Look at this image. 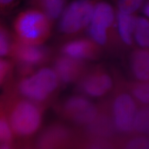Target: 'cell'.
Returning <instances> with one entry per match:
<instances>
[{"label": "cell", "mask_w": 149, "mask_h": 149, "mask_svg": "<svg viewBox=\"0 0 149 149\" xmlns=\"http://www.w3.org/2000/svg\"><path fill=\"white\" fill-rule=\"evenodd\" d=\"M52 21L42 11L33 8L21 12L13 23L15 37L29 45H42L51 34Z\"/></svg>", "instance_id": "obj_4"}, {"label": "cell", "mask_w": 149, "mask_h": 149, "mask_svg": "<svg viewBox=\"0 0 149 149\" xmlns=\"http://www.w3.org/2000/svg\"><path fill=\"white\" fill-rule=\"evenodd\" d=\"M54 111L65 122L76 129H81L95 119L98 105L91 101L90 98L77 93L56 103Z\"/></svg>", "instance_id": "obj_5"}, {"label": "cell", "mask_w": 149, "mask_h": 149, "mask_svg": "<svg viewBox=\"0 0 149 149\" xmlns=\"http://www.w3.org/2000/svg\"><path fill=\"white\" fill-rule=\"evenodd\" d=\"M144 13L146 17L149 18V3L144 7Z\"/></svg>", "instance_id": "obj_26"}, {"label": "cell", "mask_w": 149, "mask_h": 149, "mask_svg": "<svg viewBox=\"0 0 149 149\" xmlns=\"http://www.w3.org/2000/svg\"><path fill=\"white\" fill-rule=\"evenodd\" d=\"M95 5L91 0H77L71 3L63 13L59 31L65 35H73L88 27Z\"/></svg>", "instance_id": "obj_11"}, {"label": "cell", "mask_w": 149, "mask_h": 149, "mask_svg": "<svg viewBox=\"0 0 149 149\" xmlns=\"http://www.w3.org/2000/svg\"><path fill=\"white\" fill-rule=\"evenodd\" d=\"M61 84L53 68H39L32 74L21 77L4 90H10L16 95L46 109L54 101Z\"/></svg>", "instance_id": "obj_2"}, {"label": "cell", "mask_w": 149, "mask_h": 149, "mask_svg": "<svg viewBox=\"0 0 149 149\" xmlns=\"http://www.w3.org/2000/svg\"><path fill=\"white\" fill-rule=\"evenodd\" d=\"M135 18L133 15L118 12L116 15L117 31L119 40L127 48L133 45L134 30Z\"/></svg>", "instance_id": "obj_15"}, {"label": "cell", "mask_w": 149, "mask_h": 149, "mask_svg": "<svg viewBox=\"0 0 149 149\" xmlns=\"http://www.w3.org/2000/svg\"><path fill=\"white\" fill-rule=\"evenodd\" d=\"M1 109L11 125L16 148H33L34 136L41 128L45 109L7 89L1 96Z\"/></svg>", "instance_id": "obj_1"}, {"label": "cell", "mask_w": 149, "mask_h": 149, "mask_svg": "<svg viewBox=\"0 0 149 149\" xmlns=\"http://www.w3.org/2000/svg\"><path fill=\"white\" fill-rule=\"evenodd\" d=\"M98 112L95 119L84 128L77 129L80 136V145L91 140L116 141L119 136L114 125L111 111L109 98H104L98 103Z\"/></svg>", "instance_id": "obj_10"}, {"label": "cell", "mask_w": 149, "mask_h": 149, "mask_svg": "<svg viewBox=\"0 0 149 149\" xmlns=\"http://www.w3.org/2000/svg\"><path fill=\"white\" fill-rule=\"evenodd\" d=\"M86 62L61 55L53 62V69L61 85L76 84L88 69Z\"/></svg>", "instance_id": "obj_12"}, {"label": "cell", "mask_w": 149, "mask_h": 149, "mask_svg": "<svg viewBox=\"0 0 149 149\" xmlns=\"http://www.w3.org/2000/svg\"><path fill=\"white\" fill-rule=\"evenodd\" d=\"M115 85L109 97L112 119L119 136L134 133V123L139 105L128 89L127 80L112 68Z\"/></svg>", "instance_id": "obj_3"}, {"label": "cell", "mask_w": 149, "mask_h": 149, "mask_svg": "<svg viewBox=\"0 0 149 149\" xmlns=\"http://www.w3.org/2000/svg\"><path fill=\"white\" fill-rule=\"evenodd\" d=\"M129 70L134 81L149 82V50L139 48L129 57Z\"/></svg>", "instance_id": "obj_14"}, {"label": "cell", "mask_w": 149, "mask_h": 149, "mask_svg": "<svg viewBox=\"0 0 149 149\" xmlns=\"http://www.w3.org/2000/svg\"><path fill=\"white\" fill-rule=\"evenodd\" d=\"M15 68L14 61L1 58L0 60V84L4 88L11 85L13 79V70Z\"/></svg>", "instance_id": "obj_22"}, {"label": "cell", "mask_w": 149, "mask_h": 149, "mask_svg": "<svg viewBox=\"0 0 149 149\" xmlns=\"http://www.w3.org/2000/svg\"><path fill=\"white\" fill-rule=\"evenodd\" d=\"M17 0H0L1 13H6L16 5Z\"/></svg>", "instance_id": "obj_25"}, {"label": "cell", "mask_w": 149, "mask_h": 149, "mask_svg": "<svg viewBox=\"0 0 149 149\" xmlns=\"http://www.w3.org/2000/svg\"><path fill=\"white\" fill-rule=\"evenodd\" d=\"M116 145L117 149H149V136L137 133L119 136Z\"/></svg>", "instance_id": "obj_16"}, {"label": "cell", "mask_w": 149, "mask_h": 149, "mask_svg": "<svg viewBox=\"0 0 149 149\" xmlns=\"http://www.w3.org/2000/svg\"><path fill=\"white\" fill-rule=\"evenodd\" d=\"M10 56L15 63L17 73L21 77H24L32 74L39 67L48 63L51 53L42 45L24 44L15 37Z\"/></svg>", "instance_id": "obj_9"}, {"label": "cell", "mask_w": 149, "mask_h": 149, "mask_svg": "<svg viewBox=\"0 0 149 149\" xmlns=\"http://www.w3.org/2000/svg\"><path fill=\"white\" fill-rule=\"evenodd\" d=\"M0 113V148L1 149L16 148L15 137L5 113L2 109H1Z\"/></svg>", "instance_id": "obj_19"}, {"label": "cell", "mask_w": 149, "mask_h": 149, "mask_svg": "<svg viewBox=\"0 0 149 149\" xmlns=\"http://www.w3.org/2000/svg\"><path fill=\"white\" fill-rule=\"evenodd\" d=\"M127 85L139 106L149 105V82L129 81Z\"/></svg>", "instance_id": "obj_20"}, {"label": "cell", "mask_w": 149, "mask_h": 149, "mask_svg": "<svg viewBox=\"0 0 149 149\" xmlns=\"http://www.w3.org/2000/svg\"><path fill=\"white\" fill-rule=\"evenodd\" d=\"M115 85L112 69L103 65L98 64L90 67L75 84L77 93L90 98H104L111 94Z\"/></svg>", "instance_id": "obj_7"}, {"label": "cell", "mask_w": 149, "mask_h": 149, "mask_svg": "<svg viewBox=\"0 0 149 149\" xmlns=\"http://www.w3.org/2000/svg\"><path fill=\"white\" fill-rule=\"evenodd\" d=\"M79 132L67 123L56 122L48 125L33 140V148L79 149Z\"/></svg>", "instance_id": "obj_6"}, {"label": "cell", "mask_w": 149, "mask_h": 149, "mask_svg": "<svg viewBox=\"0 0 149 149\" xmlns=\"http://www.w3.org/2000/svg\"><path fill=\"white\" fill-rule=\"evenodd\" d=\"M134 133L149 136V105L139 106L134 123Z\"/></svg>", "instance_id": "obj_21"}, {"label": "cell", "mask_w": 149, "mask_h": 149, "mask_svg": "<svg viewBox=\"0 0 149 149\" xmlns=\"http://www.w3.org/2000/svg\"><path fill=\"white\" fill-rule=\"evenodd\" d=\"M15 41V36L12 37L7 27L1 24L0 29V55L1 58L10 56Z\"/></svg>", "instance_id": "obj_23"}, {"label": "cell", "mask_w": 149, "mask_h": 149, "mask_svg": "<svg viewBox=\"0 0 149 149\" xmlns=\"http://www.w3.org/2000/svg\"><path fill=\"white\" fill-rule=\"evenodd\" d=\"M34 7L42 11L53 21L61 15L64 8V0H32Z\"/></svg>", "instance_id": "obj_18"}, {"label": "cell", "mask_w": 149, "mask_h": 149, "mask_svg": "<svg viewBox=\"0 0 149 149\" xmlns=\"http://www.w3.org/2000/svg\"><path fill=\"white\" fill-rule=\"evenodd\" d=\"M62 55L81 61H92L100 58L101 47L91 39L80 38L69 41L61 48Z\"/></svg>", "instance_id": "obj_13"}, {"label": "cell", "mask_w": 149, "mask_h": 149, "mask_svg": "<svg viewBox=\"0 0 149 149\" xmlns=\"http://www.w3.org/2000/svg\"><path fill=\"white\" fill-rule=\"evenodd\" d=\"M144 0H118V11L133 15L142 5Z\"/></svg>", "instance_id": "obj_24"}, {"label": "cell", "mask_w": 149, "mask_h": 149, "mask_svg": "<svg viewBox=\"0 0 149 149\" xmlns=\"http://www.w3.org/2000/svg\"><path fill=\"white\" fill-rule=\"evenodd\" d=\"M134 41L139 48L149 50V19L136 17L134 30Z\"/></svg>", "instance_id": "obj_17"}, {"label": "cell", "mask_w": 149, "mask_h": 149, "mask_svg": "<svg viewBox=\"0 0 149 149\" xmlns=\"http://www.w3.org/2000/svg\"><path fill=\"white\" fill-rule=\"evenodd\" d=\"M115 22L116 15L112 6L106 2L97 3L88 27L91 39L101 47H108L116 43L118 37L114 31Z\"/></svg>", "instance_id": "obj_8"}]
</instances>
